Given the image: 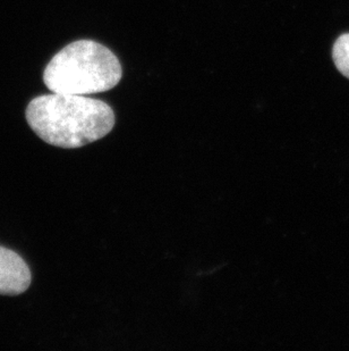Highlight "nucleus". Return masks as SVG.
Instances as JSON below:
<instances>
[{
    "instance_id": "obj_2",
    "label": "nucleus",
    "mask_w": 349,
    "mask_h": 351,
    "mask_svg": "<svg viewBox=\"0 0 349 351\" xmlns=\"http://www.w3.org/2000/svg\"><path fill=\"white\" fill-rule=\"evenodd\" d=\"M122 75V65L112 50L93 40H79L51 58L43 81L51 93L86 96L115 88Z\"/></svg>"
},
{
    "instance_id": "obj_4",
    "label": "nucleus",
    "mask_w": 349,
    "mask_h": 351,
    "mask_svg": "<svg viewBox=\"0 0 349 351\" xmlns=\"http://www.w3.org/2000/svg\"><path fill=\"white\" fill-rule=\"evenodd\" d=\"M333 58L337 69L349 79V34H341L333 45Z\"/></svg>"
},
{
    "instance_id": "obj_3",
    "label": "nucleus",
    "mask_w": 349,
    "mask_h": 351,
    "mask_svg": "<svg viewBox=\"0 0 349 351\" xmlns=\"http://www.w3.org/2000/svg\"><path fill=\"white\" fill-rule=\"evenodd\" d=\"M31 285V272L21 256L0 245V295H18Z\"/></svg>"
},
{
    "instance_id": "obj_1",
    "label": "nucleus",
    "mask_w": 349,
    "mask_h": 351,
    "mask_svg": "<svg viewBox=\"0 0 349 351\" xmlns=\"http://www.w3.org/2000/svg\"><path fill=\"white\" fill-rule=\"evenodd\" d=\"M25 115L40 139L65 149L103 139L116 121L112 107L101 100L55 93L31 100Z\"/></svg>"
}]
</instances>
